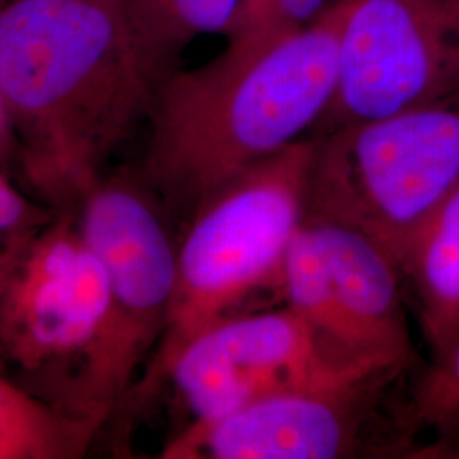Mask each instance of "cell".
I'll return each instance as SVG.
<instances>
[{
	"label": "cell",
	"instance_id": "6da1fadb",
	"mask_svg": "<svg viewBox=\"0 0 459 459\" xmlns=\"http://www.w3.org/2000/svg\"><path fill=\"white\" fill-rule=\"evenodd\" d=\"M164 79L119 2L4 0L0 109L34 189L72 212L102 178Z\"/></svg>",
	"mask_w": 459,
	"mask_h": 459
},
{
	"label": "cell",
	"instance_id": "7a4b0ae2",
	"mask_svg": "<svg viewBox=\"0 0 459 459\" xmlns=\"http://www.w3.org/2000/svg\"><path fill=\"white\" fill-rule=\"evenodd\" d=\"M345 11L342 0L265 45L227 43L204 65L165 79L138 176L167 213L189 220L223 184L318 126L335 91Z\"/></svg>",
	"mask_w": 459,
	"mask_h": 459
},
{
	"label": "cell",
	"instance_id": "3957f363",
	"mask_svg": "<svg viewBox=\"0 0 459 459\" xmlns=\"http://www.w3.org/2000/svg\"><path fill=\"white\" fill-rule=\"evenodd\" d=\"M315 148L316 136H307L250 165L191 214L178 247V281L162 339L119 417L150 405L170 364L197 333L238 313L257 291H279L288 248L307 218Z\"/></svg>",
	"mask_w": 459,
	"mask_h": 459
},
{
	"label": "cell",
	"instance_id": "277c9868",
	"mask_svg": "<svg viewBox=\"0 0 459 459\" xmlns=\"http://www.w3.org/2000/svg\"><path fill=\"white\" fill-rule=\"evenodd\" d=\"M83 238L104 265V325L74 377L66 409L117 417L162 339L178 281V247L164 204L138 172L104 174L74 208Z\"/></svg>",
	"mask_w": 459,
	"mask_h": 459
},
{
	"label": "cell",
	"instance_id": "5b68a950",
	"mask_svg": "<svg viewBox=\"0 0 459 459\" xmlns=\"http://www.w3.org/2000/svg\"><path fill=\"white\" fill-rule=\"evenodd\" d=\"M459 186V89L316 136L307 214L359 230L394 263Z\"/></svg>",
	"mask_w": 459,
	"mask_h": 459
},
{
	"label": "cell",
	"instance_id": "8992f818",
	"mask_svg": "<svg viewBox=\"0 0 459 459\" xmlns=\"http://www.w3.org/2000/svg\"><path fill=\"white\" fill-rule=\"evenodd\" d=\"M403 279L390 254L359 230L307 214L282 264L279 293L341 358L402 375L417 359Z\"/></svg>",
	"mask_w": 459,
	"mask_h": 459
},
{
	"label": "cell",
	"instance_id": "52a82bcc",
	"mask_svg": "<svg viewBox=\"0 0 459 459\" xmlns=\"http://www.w3.org/2000/svg\"><path fill=\"white\" fill-rule=\"evenodd\" d=\"M108 305L104 265L74 210L34 221L0 247V358L19 369L79 371Z\"/></svg>",
	"mask_w": 459,
	"mask_h": 459
},
{
	"label": "cell",
	"instance_id": "ba28073f",
	"mask_svg": "<svg viewBox=\"0 0 459 459\" xmlns=\"http://www.w3.org/2000/svg\"><path fill=\"white\" fill-rule=\"evenodd\" d=\"M459 89V0H347L320 136Z\"/></svg>",
	"mask_w": 459,
	"mask_h": 459
},
{
	"label": "cell",
	"instance_id": "9c48e42d",
	"mask_svg": "<svg viewBox=\"0 0 459 459\" xmlns=\"http://www.w3.org/2000/svg\"><path fill=\"white\" fill-rule=\"evenodd\" d=\"M394 373L347 361L290 307L235 313L204 328L170 364V385L189 424H206L296 388Z\"/></svg>",
	"mask_w": 459,
	"mask_h": 459
},
{
	"label": "cell",
	"instance_id": "30bf717a",
	"mask_svg": "<svg viewBox=\"0 0 459 459\" xmlns=\"http://www.w3.org/2000/svg\"><path fill=\"white\" fill-rule=\"evenodd\" d=\"M396 377H366L269 394L165 444V459H335L356 456L373 398Z\"/></svg>",
	"mask_w": 459,
	"mask_h": 459
},
{
	"label": "cell",
	"instance_id": "8fae6325",
	"mask_svg": "<svg viewBox=\"0 0 459 459\" xmlns=\"http://www.w3.org/2000/svg\"><path fill=\"white\" fill-rule=\"evenodd\" d=\"M402 273L413 288L432 364L441 362L459 335V186L415 238Z\"/></svg>",
	"mask_w": 459,
	"mask_h": 459
},
{
	"label": "cell",
	"instance_id": "7c38bea8",
	"mask_svg": "<svg viewBox=\"0 0 459 459\" xmlns=\"http://www.w3.org/2000/svg\"><path fill=\"white\" fill-rule=\"evenodd\" d=\"M102 426L0 377V459L82 458Z\"/></svg>",
	"mask_w": 459,
	"mask_h": 459
},
{
	"label": "cell",
	"instance_id": "4fadbf2b",
	"mask_svg": "<svg viewBox=\"0 0 459 459\" xmlns=\"http://www.w3.org/2000/svg\"><path fill=\"white\" fill-rule=\"evenodd\" d=\"M240 0H121L133 38L152 68L167 79L182 49L199 36L229 33Z\"/></svg>",
	"mask_w": 459,
	"mask_h": 459
},
{
	"label": "cell",
	"instance_id": "5bb4252c",
	"mask_svg": "<svg viewBox=\"0 0 459 459\" xmlns=\"http://www.w3.org/2000/svg\"><path fill=\"white\" fill-rule=\"evenodd\" d=\"M403 426L430 429L443 443H459V335L443 361L430 364L419 381Z\"/></svg>",
	"mask_w": 459,
	"mask_h": 459
},
{
	"label": "cell",
	"instance_id": "9a60e30c",
	"mask_svg": "<svg viewBox=\"0 0 459 459\" xmlns=\"http://www.w3.org/2000/svg\"><path fill=\"white\" fill-rule=\"evenodd\" d=\"M342 0H276L254 45H265L315 24Z\"/></svg>",
	"mask_w": 459,
	"mask_h": 459
},
{
	"label": "cell",
	"instance_id": "2e32d148",
	"mask_svg": "<svg viewBox=\"0 0 459 459\" xmlns=\"http://www.w3.org/2000/svg\"><path fill=\"white\" fill-rule=\"evenodd\" d=\"M276 0H240L238 11L227 33L229 45L250 47L263 31Z\"/></svg>",
	"mask_w": 459,
	"mask_h": 459
},
{
	"label": "cell",
	"instance_id": "e0dca14e",
	"mask_svg": "<svg viewBox=\"0 0 459 459\" xmlns=\"http://www.w3.org/2000/svg\"><path fill=\"white\" fill-rule=\"evenodd\" d=\"M38 213L28 201L0 176V247L17 231L33 225Z\"/></svg>",
	"mask_w": 459,
	"mask_h": 459
},
{
	"label": "cell",
	"instance_id": "ac0fdd59",
	"mask_svg": "<svg viewBox=\"0 0 459 459\" xmlns=\"http://www.w3.org/2000/svg\"><path fill=\"white\" fill-rule=\"evenodd\" d=\"M2 4H4V0H0V5H2ZM2 123H5V121H4V115H2V109H0V125H2Z\"/></svg>",
	"mask_w": 459,
	"mask_h": 459
},
{
	"label": "cell",
	"instance_id": "d6986e66",
	"mask_svg": "<svg viewBox=\"0 0 459 459\" xmlns=\"http://www.w3.org/2000/svg\"><path fill=\"white\" fill-rule=\"evenodd\" d=\"M113 2H119L121 4V0H113Z\"/></svg>",
	"mask_w": 459,
	"mask_h": 459
}]
</instances>
